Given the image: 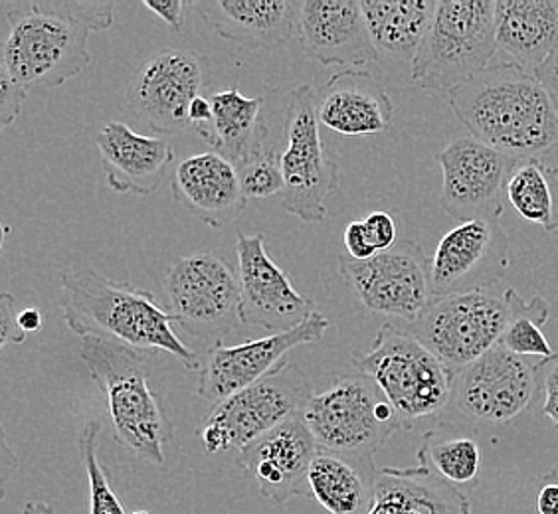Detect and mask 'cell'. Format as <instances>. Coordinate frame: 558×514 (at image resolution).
I'll return each mask as SVG.
<instances>
[{
    "mask_svg": "<svg viewBox=\"0 0 558 514\" xmlns=\"http://www.w3.org/2000/svg\"><path fill=\"white\" fill-rule=\"evenodd\" d=\"M9 34L2 42V68L16 86L60 87L92 64L89 34L116 21L113 2L80 0H4Z\"/></svg>",
    "mask_w": 558,
    "mask_h": 514,
    "instance_id": "cell-1",
    "label": "cell"
},
{
    "mask_svg": "<svg viewBox=\"0 0 558 514\" xmlns=\"http://www.w3.org/2000/svg\"><path fill=\"white\" fill-rule=\"evenodd\" d=\"M453 115L473 139L515 161L558 147V113L537 75L513 62L489 65L448 94Z\"/></svg>",
    "mask_w": 558,
    "mask_h": 514,
    "instance_id": "cell-2",
    "label": "cell"
},
{
    "mask_svg": "<svg viewBox=\"0 0 558 514\" xmlns=\"http://www.w3.org/2000/svg\"><path fill=\"white\" fill-rule=\"evenodd\" d=\"M62 311L72 331L84 336L118 341L145 353H169L186 370H201L203 360L174 332V317L147 290L113 281L96 269L60 276Z\"/></svg>",
    "mask_w": 558,
    "mask_h": 514,
    "instance_id": "cell-3",
    "label": "cell"
},
{
    "mask_svg": "<svg viewBox=\"0 0 558 514\" xmlns=\"http://www.w3.org/2000/svg\"><path fill=\"white\" fill-rule=\"evenodd\" d=\"M153 356L99 336H84L80 344V358L106 397L116 441L135 457L162 467L165 448L174 440V428L150 388Z\"/></svg>",
    "mask_w": 558,
    "mask_h": 514,
    "instance_id": "cell-4",
    "label": "cell"
},
{
    "mask_svg": "<svg viewBox=\"0 0 558 514\" xmlns=\"http://www.w3.org/2000/svg\"><path fill=\"white\" fill-rule=\"evenodd\" d=\"M353 366L385 392L402 429L440 416L450 406L456 375L412 334L390 322L378 329L366 353L353 354Z\"/></svg>",
    "mask_w": 558,
    "mask_h": 514,
    "instance_id": "cell-5",
    "label": "cell"
},
{
    "mask_svg": "<svg viewBox=\"0 0 558 514\" xmlns=\"http://www.w3.org/2000/svg\"><path fill=\"white\" fill-rule=\"evenodd\" d=\"M494 0H440L412 64L424 91H448L492 65L497 48Z\"/></svg>",
    "mask_w": 558,
    "mask_h": 514,
    "instance_id": "cell-6",
    "label": "cell"
},
{
    "mask_svg": "<svg viewBox=\"0 0 558 514\" xmlns=\"http://www.w3.org/2000/svg\"><path fill=\"white\" fill-rule=\"evenodd\" d=\"M317 448L373 460L400 426L397 409L371 376L339 375L303 409Z\"/></svg>",
    "mask_w": 558,
    "mask_h": 514,
    "instance_id": "cell-7",
    "label": "cell"
},
{
    "mask_svg": "<svg viewBox=\"0 0 558 514\" xmlns=\"http://www.w3.org/2000/svg\"><path fill=\"white\" fill-rule=\"evenodd\" d=\"M310 378L293 363H281L258 382L218 402L198 429L206 453L246 450L312 402Z\"/></svg>",
    "mask_w": 558,
    "mask_h": 514,
    "instance_id": "cell-8",
    "label": "cell"
},
{
    "mask_svg": "<svg viewBox=\"0 0 558 514\" xmlns=\"http://www.w3.org/2000/svg\"><path fill=\"white\" fill-rule=\"evenodd\" d=\"M507 322L509 303L505 291L494 285L434 297L404 331L458 375L499 344Z\"/></svg>",
    "mask_w": 558,
    "mask_h": 514,
    "instance_id": "cell-9",
    "label": "cell"
},
{
    "mask_svg": "<svg viewBox=\"0 0 558 514\" xmlns=\"http://www.w3.org/2000/svg\"><path fill=\"white\" fill-rule=\"evenodd\" d=\"M317 115V91L312 86L291 89L286 99V143L281 155L283 200L288 215L310 224L327 218V198L337 191L339 167L325 149Z\"/></svg>",
    "mask_w": 558,
    "mask_h": 514,
    "instance_id": "cell-10",
    "label": "cell"
},
{
    "mask_svg": "<svg viewBox=\"0 0 558 514\" xmlns=\"http://www.w3.org/2000/svg\"><path fill=\"white\" fill-rule=\"evenodd\" d=\"M165 291L174 322L201 343H222L242 322L238 269L216 252L177 259L167 269Z\"/></svg>",
    "mask_w": 558,
    "mask_h": 514,
    "instance_id": "cell-11",
    "label": "cell"
},
{
    "mask_svg": "<svg viewBox=\"0 0 558 514\" xmlns=\"http://www.w3.org/2000/svg\"><path fill=\"white\" fill-rule=\"evenodd\" d=\"M541 363L497 344L453 376L450 406L460 424H507L533 404L541 388ZM446 409V412H448Z\"/></svg>",
    "mask_w": 558,
    "mask_h": 514,
    "instance_id": "cell-12",
    "label": "cell"
},
{
    "mask_svg": "<svg viewBox=\"0 0 558 514\" xmlns=\"http://www.w3.org/2000/svg\"><path fill=\"white\" fill-rule=\"evenodd\" d=\"M339 269L361 303L376 315L410 325L434 301L429 259L412 240H400L392 249L366 261L343 254Z\"/></svg>",
    "mask_w": 558,
    "mask_h": 514,
    "instance_id": "cell-13",
    "label": "cell"
},
{
    "mask_svg": "<svg viewBox=\"0 0 558 514\" xmlns=\"http://www.w3.org/2000/svg\"><path fill=\"white\" fill-rule=\"evenodd\" d=\"M441 167V210L462 222L499 220L515 159L473 137L451 140L436 155Z\"/></svg>",
    "mask_w": 558,
    "mask_h": 514,
    "instance_id": "cell-14",
    "label": "cell"
},
{
    "mask_svg": "<svg viewBox=\"0 0 558 514\" xmlns=\"http://www.w3.org/2000/svg\"><path fill=\"white\" fill-rule=\"evenodd\" d=\"M511 269V240L499 220L462 222L429 257L434 297L494 287Z\"/></svg>",
    "mask_w": 558,
    "mask_h": 514,
    "instance_id": "cell-15",
    "label": "cell"
},
{
    "mask_svg": "<svg viewBox=\"0 0 558 514\" xmlns=\"http://www.w3.org/2000/svg\"><path fill=\"white\" fill-rule=\"evenodd\" d=\"M206 58L189 50H165L149 58L128 87L131 113L161 135L191 125L189 111L205 87Z\"/></svg>",
    "mask_w": 558,
    "mask_h": 514,
    "instance_id": "cell-16",
    "label": "cell"
},
{
    "mask_svg": "<svg viewBox=\"0 0 558 514\" xmlns=\"http://www.w3.org/2000/svg\"><path fill=\"white\" fill-rule=\"evenodd\" d=\"M240 319L271 334L291 331L315 311L310 297L293 287L288 273L269 256L264 234H236Z\"/></svg>",
    "mask_w": 558,
    "mask_h": 514,
    "instance_id": "cell-17",
    "label": "cell"
},
{
    "mask_svg": "<svg viewBox=\"0 0 558 514\" xmlns=\"http://www.w3.org/2000/svg\"><path fill=\"white\" fill-rule=\"evenodd\" d=\"M329 329L331 321L323 313H313L307 321L291 331L234 346L213 344L201 366L196 392L203 400L218 404L269 375L293 348L322 343Z\"/></svg>",
    "mask_w": 558,
    "mask_h": 514,
    "instance_id": "cell-18",
    "label": "cell"
},
{
    "mask_svg": "<svg viewBox=\"0 0 558 514\" xmlns=\"http://www.w3.org/2000/svg\"><path fill=\"white\" fill-rule=\"evenodd\" d=\"M317 450L312 429L298 414L240 451L238 467L256 481L266 501L286 504L295 497H312L310 469Z\"/></svg>",
    "mask_w": 558,
    "mask_h": 514,
    "instance_id": "cell-19",
    "label": "cell"
},
{
    "mask_svg": "<svg viewBox=\"0 0 558 514\" xmlns=\"http://www.w3.org/2000/svg\"><path fill=\"white\" fill-rule=\"evenodd\" d=\"M300 44L322 65L363 70L376 54L359 0H305L300 4Z\"/></svg>",
    "mask_w": 558,
    "mask_h": 514,
    "instance_id": "cell-20",
    "label": "cell"
},
{
    "mask_svg": "<svg viewBox=\"0 0 558 514\" xmlns=\"http://www.w3.org/2000/svg\"><path fill=\"white\" fill-rule=\"evenodd\" d=\"M317 115L323 127L344 137L385 133L395 119V106L383 84L365 70H343L317 91Z\"/></svg>",
    "mask_w": 558,
    "mask_h": 514,
    "instance_id": "cell-21",
    "label": "cell"
},
{
    "mask_svg": "<svg viewBox=\"0 0 558 514\" xmlns=\"http://www.w3.org/2000/svg\"><path fill=\"white\" fill-rule=\"evenodd\" d=\"M172 194L177 203L210 228L232 222L247 204L236 167L215 150L186 157L177 164Z\"/></svg>",
    "mask_w": 558,
    "mask_h": 514,
    "instance_id": "cell-22",
    "label": "cell"
},
{
    "mask_svg": "<svg viewBox=\"0 0 558 514\" xmlns=\"http://www.w3.org/2000/svg\"><path fill=\"white\" fill-rule=\"evenodd\" d=\"M96 143L108 186L118 194L155 193L174 161V150L167 140L137 135L119 121L99 128Z\"/></svg>",
    "mask_w": 558,
    "mask_h": 514,
    "instance_id": "cell-23",
    "label": "cell"
},
{
    "mask_svg": "<svg viewBox=\"0 0 558 514\" xmlns=\"http://www.w3.org/2000/svg\"><path fill=\"white\" fill-rule=\"evenodd\" d=\"M194 9L220 38L247 48H278L300 28V7L288 0H213Z\"/></svg>",
    "mask_w": 558,
    "mask_h": 514,
    "instance_id": "cell-24",
    "label": "cell"
},
{
    "mask_svg": "<svg viewBox=\"0 0 558 514\" xmlns=\"http://www.w3.org/2000/svg\"><path fill=\"white\" fill-rule=\"evenodd\" d=\"M497 48L535 74L558 48V0H497Z\"/></svg>",
    "mask_w": 558,
    "mask_h": 514,
    "instance_id": "cell-25",
    "label": "cell"
},
{
    "mask_svg": "<svg viewBox=\"0 0 558 514\" xmlns=\"http://www.w3.org/2000/svg\"><path fill=\"white\" fill-rule=\"evenodd\" d=\"M368 514H472L462 489L440 479L424 465L376 475L375 503Z\"/></svg>",
    "mask_w": 558,
    "mask_h": 514,
    "instance_id": "cell-26",
    "label": "cell"
},
{
    "mask_svg": "<svg viewBox=\"0 0 558 514\" xmlns=\"http://www.w3.org/2000/svg\"><path fill=\"white\" fill-rule=\"evenodd\" d=\"M213 119L196 127L198 135L226 161L240 167L266 149L268 127L262 119V99L238 89H226L210 97Z\"/></svg>",
    "mask_w": 558,
    "mask_h": 514,
    "instance_id": "cell-27",
    "label": "cell"
},
{
    "mask_svg": "<svg viewBox=\"0 0 558 514\" xmlns=\"http://www.w3.org/2000/svg\"><path fill=\"white\" fill-rule=\"evenodd\" d=\"M366 33L376 60L414 64L436 12L434 0H365Z\"/></svg>",
    "mask_w": 558,
    "mask_h": 514,
    "instance_id": "cell-28",
    "label": "cell"
},
{
    "mask_svg": "<svg viewBox=\"0 0 558 514\" xmlns=\"http://www.w3.org/2000/svg\"><path fill=\"white\" fill-rule=\"evenodd\" d=\"M373 460L317 450L310 469V493L329 514H368L375 503Z\"/></svg>",
    "mask_w": 558,
    "mask_h": 514,
    "instance_id": "cell-29",
    "label": "cell"
},
{
    "mask_svg": "<svg viewBox=\"0 0 558 514\" xmlns=\"http://www.w3.org/2000/svg\"><path fill=\"white\" fill-rule=\"evenodd\" d=\"M416 460L444 481L463 489L480 479L484 450L472 426L441 419L424 433Z\"/></svg>",
    "mask_w": 558,
    "mask_h": 514,
    "instance_id": "cell-30",
    "label": "cell"
},
{
    "mask_svg": "<svg viewBox=\"0 0 558 514\" xmlns=\"http://www.w3.org/2000/svg\"><path fill=\"white\" fill-rule=\"evenodd\" d=\"M505 196L525 222L558 232V167L541 159L515 161Z\"/></svg>",
    "mask_w": 558,
    "mask_h": 514,
    "instance_id": "cell-31",
    "label": "cell"
},
{
    "mask_svg": "<svg viewBox=\"0 0 558 514\" xmlns=\"http://www.w3.org/2000/svg\"><path fill=\"white\" fill-rule=\"evenodd\" d=\"M505 297L509 303V322L505 327L504 336L499 344H504L509 353L517 356H535L538 360H548L555 356L550 348L543 327L547 325L550 307L548 301L541 295L525 301L513 287L505 290Z\"/></svg>",
    "mask_w": 558,
    "mask_h": 514,
    "instance_id": "cell-32",
    "label": "cell"
},
{
    "mask_svg": "<svg viewBox=\"0 0 558 514\" xmlns=\"http://www.w3.org/2000/svg\"><path fill=\"white\" fill-rule=\"evenodd\" d=\"M99 431L101 426L96 419L86 421L77 436V453L86 469L89 482V514H125L123 504L113 491L108 473L101 467L97 450H99Z\"/></svg>",
    "mask_w": 558,
    "mask_h": 514,
    "instance_id": "cell-33",
    "label": "cell"
},
{
    "mask_svg": "<svg viewBox=\"0 0 558 514\" xmlns=\"http://www.w3.org/2000/svg\"><path fill=\"white\" fill-rule=\"evenodd\" d=\"M238 179L242 186V194L246 200H259L283 193V169H281V155L274 147L258 152L256 157L247 159L236 167Z\"/></svg>",
    "mask_w": 558,
    "mask_h": 514,
    "instance_id": "cell-34",
    "label": "cell"
},
{
    "mask_svg": "<svg viewBox=\"0 0 558 514\" xmlns=\"http://www.w3.org/2000/svg\"><path fill=\"white\" fill-rule=\"evenodd\" d=\"M363 225H365L368 244L373 246L376 254L388 252L400 242L397 220L387 212H373V215L366 216L363 218Z\"/></svg>",
    "mask_w": 558,
    "mask_h": 514,
    "instance_id": "cell-35",
    "label": "cell"
},
{
    "mask_svg": "<svg viewBox=\"0 0 558 514\" xmlns=\"http://www.w3.org/2000/svg\"><path fill=\"white\" fill-rule=\"evenodd\" d=\"M24 99H26V89L16 86L9 75L0 72V125L2 128L11 127V123L21 118Z\"/></svg>",
    "mask_w": 558,
    "mask_h": 514,
    "instance_id": "cell-36",
    "label": "cell"
},
{
    "mask_svg": "<svg viewBox=\"0 0 558 514\" xmlns=\"http://www.w3.org/2000/svg\"><path fill=\"white\" fill-rule=\"evenodd\" d=\"M541 392L543 414L558 428V353L541 363Z\"/></svg>",
    "mask_w": 558,
    "mask_h": 514,
    "instance_id": "cell-37",
    "label": "cell"
},
{
    "mask_svg": "<svg viewBox=\"0 0 558 514\" xmlns=\"http://www.w3.org/2000/svg\"><path fill=\"white\" fill-rule=\"evenodd\" d=\"M0 325H2V341L0 346L7 348L9 344H22L26 341V334L19 327V313H16V301L11 293H2L0 297Z\"/></svg>",
    "mask_w": 558,
    "mask_h": 514,
    "instance_id": "cell-38",
    "label": "cell"
},
{
    "mask_svg": "<svg viewBox=\"0 0 558 514\" xmlns=\"http://www.w3.org/2000/svg\"><path fill=\"white\" fill-rule=\"evenodd\" d=\"M344 254L356 259V261H366L371 257L378 256L373 246L368 244V237L365 234V225L363 220H354L351 224L344 228Z\"/></svg>",
    "mask_w": 558,
    "mask_h": 514,
    "instance_id": "cell-39",
    "label": "cell"
},
{
    "mask_svg": "<svg viewBox=\"0 0 558 514\" xmlns=\"http://www.w3.org/2000/svg\"><path fill=\"white\" fill-rule=\"evenodd\" d=\"M143 7L161 16L172 30H181L184 24V12L189 11L193 4L184 0H143Z\"/></svg>",
    "mask_w": 558,
    "mask_h": 514,
    "instance_id": "cell-40",
    "label": "cell"
},
{
    "mask_svg": "<svg viewBox=\"0 0 558 514\" xmlns=\"http://www.w3.org/2000/svg\"><path fill=\"white\" fill-rule=\"evenodd\" d=\"M538 514H558V467L543 475L537 487Z\"/></svg>",
    "mask_w": 558,
    "mask_h": 514,
    "instance_id": "cell-41",
    "label": "cell"
},
{
    "mask_svg": "<svg viewBox=\"0 0 558 514\" xmlns=\"http://www.w3.org/2000/svg\"><path fill=\"white\" fill-rule=\"evenodd\" d=\"M535 75H537L541 86L545 87V91H547L558 113V48L553 54L548 56L547 62L538 68Z\"/></svg>",
    "mask_w": 558,
    "mask_h": 514,
    "instance_id": "cell-42",
    "label": "cell"
},
{
    "mask_svg": "<svg viewBox=\"0 0 558 514\" xmlns=\"http://www.w3.org/2000/svg\"><path fill=\"white\" fill-rule=\"evenodd\" d=\"M189 119H191V123L196 125V127L206 125L213 119V103H210V99H206L205 96L196 97L193 106H191V111H189Z\"/></svg>",
    "mask_w": 558,
    "mask_h": 514,
    "instance_id": "cell-43",
    "label": "cell"
},
{
    "mask_svg": "<svg viewBox=\"0 0 558 514\" xmlns=\"http://www.w3.org/2000/svg\"><path fill=\"white\" fill-rule=\"evenodd\" d=\"M19 327H21V331L24 332L26 336L40 331V329H43V313L38 311L36 307L22 309V311L19 313Z\"/></svg>",
    "mask_w": 558,
    "mask_h": 514,
    "instance_id": "cell-44",
    "label": "cell"
},
{
    "mask_svg": "<svg viewBox=\"0 0 558 514\" xmlns=\"http://www.w3.org/2000/svg\"><path fill=\"white\" fill-rule=\"evenodd\" d=\"M22 514H56L54 509L48 503L43 501H34V503L24 504V511Z\"/></svg>",
    "mask_w": 558,
    "mask_h": 514,
    "instance_id": "cell-45",
    "label": "cell"
},
{
    "mask_svg": "<svg viewBox=\"0 0 558 514\" xmlns=\"http://www.w3.org/2000/svg\"><path fill=\"white\" fill-rule=\"evenodd\" d=\"M133 514H150L149 511H135Z\"/></svg>",
    "mask_w": 558,
    "mask_h": 514,
    "instance_id": "cell-46",
    "label": "cell"
}]
</instances>
